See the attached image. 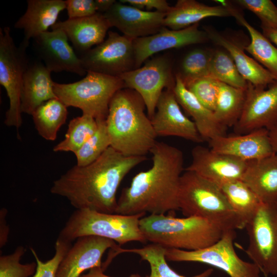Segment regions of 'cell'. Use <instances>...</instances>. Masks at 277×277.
Segmentation results:
<instances>
[{"label": "cell", "instance_id": "obj_1", "mask_svg": "<svg viewBox=\"0 0 277 277\" xmlns=\"http://www.w3.org/2000/svg\"><path fill=\"white\" fill-rule=\"evenodd\" d=\"M146 156H128L111 147L96 161L71 168L53 182L51 193L64 197L76 209L115 213L116 194L125 176Z\"/></svg>", "mask_w": 277, "mask_h": 277}, {"label": "cell", "instance_id": "obj_2", "mask_svg": "<svg viewBox=\"0 0 277 277\" xmlns=\"http://www.w3.org/2000/svg\"><path fill=\"white\" fill-rule=\"evenodd\" d=\"M150 152L151 167L137 173L130 185L123 189L115 213L160 214L179 209L183 152L174 146L157 141Z\"/></svg>", "mask_w": 277, "mask_h": 277}, {"label": "cell", "instance_id": "obj_3", "mask_svg": "<svg viewBox=\"0 0 277 277\" xmlns=\"http://www.w3.org/2000/svg\"><path fill=\"white\" fill-rule=\"evenodd\" d=\"M146 106L135 90L124 88L113 96L106 119L110 147L128 156H146L157 137Z\"/></svg>", "mask_w": 277, "mask_h": 277}, {"label": "cell", "instance_id": "obj_4", "mask_svg": "<svg viewBox=\"0 0 277 277\" xmlns=\"http://www.w3.org/2000/svg\"><path fill=\"white\" fill-rule=\"evenodd\" d=\"M147 241L166 248L194 251L210 246L225 231L210 221L198 216L176 217L164 214H150L140 221Z\"/></svg>", "mask_w": 277, "mask_h": 277}, {"label": "cell", "instance_id": "obj_5", "mask_svg": "<svg viewBox=\"0 0 277 277\" xmlns=\"http://www.w3.org/2000/svg\"><path fill=\"white\" fill-rule=\"evenodd\" d=\"M179 207L185 216L207 219L224 231L240 229L238 217L221 187L196 173L182 174Z\"/></svg>", "mask_w": 277, "mask_h": 277}, {"label": "cell", "instance_id": "obj_6", "mask_svg": "<svg viewBox=\"0 0 277 277\" xmlns=\"http://www.w3.org/2000/svg\"><path fill=\"white\" fill-rule=\"evenodd\" d=\"M146 213L123 215L90 209H76L58 238L71 242L77 238L93 235L113 240L122 245L129 242H147L140 227Z\"/></svg>", "mask_w": 277, "mask_h": 277}, {"label": "cell", "instance_id": "obj_7", "mask_svg": "<svg viewBox=\"0 0 277 277\" xmlns=\"http://www.w3.org/2000/svg\"><path fill=\"white\" fill-rule=\"evenodd\" d=\"M124 88L120 77L93 72H87L83 79L74 83H54L55 95L67 107L78 108L96 120L106 119L111 100Z\"/></svg>", "mask_w": 277, "mask_h": 277}, {"label": "cell", "instance_id": "obj_8", "mask_svg": "<svg viewBox=\"0 0 277 277\" xmlns=\"http://www.w3.org/2000/svg\"><path fill=\"white\" fill-rule=\"evenodd\" d=\"M27 47H17L11 34L10 28H0V84L5 89L9 107L4 124L18 129L22 124L21 100L24 74L29 65Z\"/></svg>", "mask_w": 277, "mask_h": 277}, {"label": "cell", "instance_id": "obj_9", "mask_svg": "<svg viewBox=\"0 0 277 277\" xmlns=\"http://www.w3.org/2000/svg\"><path fill=\"white\" fill-rule=\"evenodd\" d=\"M235 230L225 231L216 242L197 250L167 248L166 259L169 261L206 264L222 270L230 277H260L261 272L258 266L243 260L236 253Z\"/></svg>", "mask_w": 277, "mask_h": 277}, {"label": "cell", "instance_id": "obj_10", "mask_svg": "<svg viewBox=\"0 0 277 277\" xmlns=\"http://www.w3.org/2000/svg\"><path fill=\"white\" fill-rule=\"evenodd\" d=\"M245 228L248 245L243 250L264 275H277V202H262Z\"/></svg>", "mask_w": 277, "mask_h": 277}, {"label": "cell", "instance_id": "obj_11", "mask_svg": "<svg viewBox=\"0 0 277 277\" xmlns=\"http://www.w3.org/2000/svg\"><path fill=\"white\" fill-rule=\"evenodd\" d=\"M125 88L137 92L143 98L147 115L152 118L157 102L164 89H173L175 76L172 73L171 60L166 55L147 60L144 65L119 76Z\"/></svg>", "mask_w": 277, "mask_h": 277}, {"label": "cell", "instance_id": "obj_12", "mask_svg": "<svg viewBox=\"0 0 277 277\" xmlns=\"http://www.w3.org/2000/svg\"><path fill=\"white\" fill-rule=\"evenodd\" d=\"M108 34L103 43L79 57L87 72L119 77L135 69L133 40L115 32Z\"/></svg>", "mask_w": 277, "mask_h": 277}, {"label": "cell", "instance_id": "obj_13", "mask_svg": "<svg viewBox=\"0 0 277 277\" xmlns=\"http://www.w3.org/2000/svg\"><path fill=\"white\" fill-rule=\"evenodd\" d=\"M277 122V79L267 88L256 87L248 83L246 100L241 115L234 126L242 134L270 129Z\"/></svg>", "mask_w": 277, "mask_h": 277}, {"label": "cell", "instance_id": "obj_14", "mask_svg": "<svg viewBox=\"0 0 277 277\" xmlns=\"http://www.w3.org/2000/svg\"><path fill=\"white\" fill-rule=\"evenodd\" d=\"M76 240L60 262L55 277H80L86 270L102 267L105 252L120 247L113 240L97 236H84Z\"/></svg>", "mask_w": 277, "mask_h": 277}, {"label": "cell", "instance_id": "obj_15", "mask_svg": "<svg viewBox=\"0 0 277 277\" xmlns=\"http://www.w3.org/2000/svg\"><path fill=\"white\" fill-rule=\"evenodd\" d=\"M33 39L39 57L51 72L66 71L80 76L87 73L80 57L76 55L62 30L52 29L41 33Z\"/></svg>", "mask_w": 277, "mask_h": 277}, {"label": "cell", "instance_id": "obj_16", "mask_svg": "<svg viewBox=\"0 0 277 277\" xmlns=\"http://www.w3.org/2000/svg\"><path fill=\"white\" fill-rule=\"evenodd\" d=\"M173 89L162 92L150 118L157 136H177L195 143L204 141L193 121L182 111Z\"/></svg>", "mask_w": 277, "mask_h": 277}, {"label": "cell", "instance_id": "obj_17", "mask_svg": "<svg viewBox=\"0 0 277 277\" xmlns=\"http://www.w3.org/2000/svg\"><path fill=\"white\" fill-rule=\"evenodd\" d=\"M192 161L185 170L194 172L220 186L223 183L242 180L247 162L202 146L191 151Z\"/></svg>", "mask_w": 277, "mask_h": 277}, {"label": "cell", "instance_id": "obj_18", "mask_svg": "<svg viewBox=\"0 0 277 277\" xmlns=\"http://www.w3.org/2000/svg\"><path fill=\"white\" fill-rule=\"evenodd\" d=\"M111 27H114L129 38L148 36L164 27L166 14L157 11H145L131 5L116 2L103 14Z\"/></svg>", "mask_w": 277, "mask_h": 277}, {"label": "cell", "instance_id": "obj_19", "mask_svg": "<svg viewBox=\"0 0 277 277\" xmlns=\"http://www.w3.org/2000/svg\"><path fill=\"white\" fill-rule=\"evenodd\" d=\"M199 25L198 23L177 30L165 27L154 34L133 40L135 69L157 52L206 41L208 39L207 33L200 30Z\"/></svg>", "mask_w": 277, "mask_h": 277}, {"label": "cell", "instance_id": "obj_20", "mask_svg": "<svg viewBox=\"0 0 277 277\" xmlns=\"http://www.w3.org/2000/svg\"><path fill=\"white\" fill-rule=\"evenodd\" d=\"M212 150L248 162L273 153L268 130L257 129L236 136H221L209 141Z\"/></svg>", "mask_w": 277, "mask_h": 277}, {"label": "cell", "instance_id": "obj_21", "mask_svg": "<svg viewBox=\"0 0 277 277\" xmlns=\"http://www.w3.org/2000/svg\"><path fill=\"white\" fill-rule=\"evenodd\" d=\"M111 26L103 14L57 22L52 29H60L66 34L74 47L82 54L105 41Z\"/></svg>", "mask_w": 277, "mask_h": 277}, {"label": "cell", "instance_id": "obj_22", "mask_svg": "<svg viewBox=\"0 0 277 277\" xmlns=\"http://www.w3.org/2000/svg\"><path fill=\"white\" fill-rule=\"evenodd\" d=\"M25 12L14 27L23 30L24 37L21 44L28 47L31 38L47 31L57 22L66 5L63 0H28Z\"/></svg>", "mask_w": 277, "mask_h": 277}, {"label": "cell", "instance_id": "obj_23", "mask_svg": "<svg viewBox=\"0 0 277 277\" xmlns=\"http://www.w3.org/2000/svg\"><path fill=\"white\" fill-rule=\"evenodd\" d=\"M208 39L222 47L231 56L242 77L256 87L267 88L276 78L254 58L247 55L244 47L215 30L205 28Z\"/></svg>", "mask_w": 277, "mask_h": 277}, {"label": "cell", "instance_id": "obj_24", "mask_svg": "<svg viewBox=\"0 0 277 277\" xmlns=\"http://www.w3.org/2000/svg\"><path fill=\"white\" fill-rule=\"evenodd\" d=\"M51 72L42 62L29 65L23 78L21 110L22 113L32 115L44 103L58 98L54 91Z\"/></svg>", "mask_w": 277, "mask_h": 277}, {"label": "cell", "instance_id": "obj_25", "mask_svg": "<svg viewBox=\"0 0 277 277\" xmlns=\"http://www.w3.org/2000/svg\"><path fill=\"white\" fill-rule=\"evenodd\" d=\"M173 91L179 104L193 119L203 140L210 141L226 135L227 127L216 119L212 111L204 106L185 87L181 77L175 74Z\"/></svg>", "mask_w": 277, "mask_h": 277}, {"label": "cell", "instance_id": "obj_26", "mask_svg": "<svg viewBox=\"0 0 277 277\" xmlns=\"http://www.w3.org/2000/svg\"><path fill=\"white\" fill-rule=\"evenodd\" d=\"M242 181L261 202H277V155L247 162Z\"/></svg>", "mask_w": 277, "mask_h": 277}, {"label": "cell", "instance_id": "obj_27", "mask_svg": "<svg viewBox=\"0 0 277 277\" xmlns=\"http://www.w3.org/2000/svg\"><path fill=\"white\" fill-rule=\"evenodd\" d=\"M232 16L226 2L209 6L195 0H178L164 18V26L172 30L185 29L209 17Z\"/></svg>", "mask_w": 277, "mask_h": 277}, {"label": "cell", "instance_id": "obj_28", "mask_svg": "<svg viewBox=\"0 0 277 277\" xmlns=\"http://www.w3.org/2000/svg\"><path fill=\"white\" fill-rule=\"evenodd\" d=\"M227 5L232 16H234L247 30L250 35V42L244 46V50L277 79V47L263 34L252 26L236 9L229 3Z\"/></svg>", "mask_w": 277, "mask_h": 277}, {"label": "cell", "instance_id": "obj_29", "mask_svg": "<svg viewBox=\"0 0 277 277\" xmlns=\"http://www.w3.org/2000/svg\"><path fill=\"white\" fill-rule=\"evenodd\" d=\"M220 187L238 217L240 229H244L262 202L242 180L228 181Z\"/></svg>", "mask_w": 277, "mask_h": 277}, {"label": "cell", "instance_id": "obj_30", "mask_svg": "<svg viewBox=\"0 0 277 277\" xmlns=\"http://www.w3.org/2000/svg\"><path fill=\"white\" fill-rule=\"evenodd\" d=\"M67 115V107L58 98H54L44 103L31 115L38 134L46 140L54 141Z\"/></svg>", "mask_w": 277, "mask_h": 277}, {"label": "cell", "instance_id": "obj_31", "mask_svg": "<svg viewBox=\"0 0 277 277\" xmlns=\"http://www.w3.org/2000/svg\"><path fill=\"white\" fill-rule=\"evenodd\" d=\"M246 95V89L221 83L213 113L222 125L227 128L236 124L243 110Z\"/></svg>", "mask_w": 277, "mask_h": 277}, {"label": "cell", "instance_id": "obj_32", "mask_svg": "<svg viewBox=\"0 0 277 277\" xmlns=\"http://www.w3.org/2000/svg\"><path fill=\"white\" fill-rule=\"evenodd\" d=\"M167 248L157 244L152 243L141 248L123 249L120 247L113 251L115 257L123 252H131L139 255L142 260L150 265V274L147 277H187L182 275L168 265L166 259ZM213 270L209 268L202 273L190 277H209Z\"/></svg>", "mask_w": 277, "mask_h": 277}, {"label": "cell", "instance_id": "obj_33", "mask_svg": "<svg viewBox=\"0 0 277 277\" xmlns=\"http://www.w3.org/2000/svg\"><path fill=\"white\" fill-rule=\"evenodd\" d=\"M97 128L96 120L92 116L82 114L71 120L65 138L53 147L54 152H76L93 135Z\"/></svg>", "mask_w": 277, "mask_h": 277}, {"label": "cell", "instance_id": "obj_34", "mask_svg": "<svg viewBox=\"0 0 277 277\" xmlns=\"http://www.w3.org/2000/svg\"><path fill=\"white\" fill-rule=\"evenodd\" d=\"M209 76L229 86L246 89L248 82L242 77L226 51H212Z\"/></svg>", "mask_w": 277, "mask_h": 277}, {"label": "cell", "instance_id": "obj_35", "mask_svg": "<svg viewBox=\"0 0 277 277\" xmlns=\"http://www.w3.org/2000/svg\"><path fill=\"white\" fill-rule=\"evenodd\" d=\"M96 121L97 128L95 132L74 153L78 166H84L93 163L110 147L106 120Z\"/></svg>", "mask_w": 277, "mask_h": 277}, {"label": "cell", "instance_id": "obj_36", "mask_svg": "<svg viewBox=\"0 0 277 277\" xmlns=\"http://www.w3.org/2000/svg\"><path fill=\"white\" fill-rule=\"evenodd\" d=\"M212 51L195 49L189 52L182 60L180 71L176 73L184 84L196 78L209 76Z\"/></svg>", "mask_w": 277, "mask_h": 277}, {"label": "cell", "instance_id": "obj_37", "mask_svg": "<svg viewBox=\"0 0 277 277\" xmlns=\"http://www.w3.org/2000/svg\"><path fill=\"white\" fill-rule=\"evenodd\" d=\"M25 251L23 246H18L12 253L1 255L0 277H30L34 274L36 262L25 264L20 262Z\"/></svg>", "mask_w": 277, "mask_h": 277}, {"label": "cell", "instance_id": "obj_38", "mask_svg": "<svg viewBox=\"0 0 277 277\" xmlns=\"http://www.w3.org/2000/svg\"><path fill=\"white\" fill-rule=\"evenodd\" d=\"M221 83L211 77L204 76L194 80L185 86L204 106L213 112Z\"/></svg>", "mask_w": 277, "mask_h": 277}, {"label": "cell", "instance_id": "obj_39", "mask_svg": "<svg viewBox=\"0 0 277 277\" xmlns=\"http://www.w3.org/2000/svg\"><path fill=\"white\" fill-rule=\"evenodd\" d=\"M242 7L253 13L260 19L261 28L277 29V7L271 0H238Z\"/></svg>", "mask_w": 277, "mask_h": 277}, {"label": "cell", "instance_id": "obj_40", "mask_svg": "<svg viewBox=\"0 0 277 277\" xmlns=\"http://www.w3.org/2000/svg\"><path fill=\"white\" fill-rule=\"evenodd\" d=\"M71 242L57 238L55 243V253L50 260L43 262L38 257L35 250L30 248L37 263L33 277H55L58 265L71 247Z\"/></svg>", "mask_w": 277, "mask_h": 277}, {"label": "cell", "instance_id": "obj_41", "mask_svg": "<svg viewBox=\"0 0 277 277\" xmlns=\"http://www.w3.org/2000/svg\"><path fill=\"white\" fill-rule=\"evenodd\" d=\"M69 19L88 17L97 13L93 0L65 1Z\"/></svg>", "mask_w": 277, "mask_h": 277}, {"label": "cell", "instance_id": "obj_42", "mask_svg": "<svg viewBox=\"0 0 277 277\" xmlns=\"http://www.w3.org/2000/svg\"><path fill=\"white\" fill-rule=\"evenodd\" d=\"M122 3H128L129 5L142 9L145 8L147 11L155 9V11L167 14L170 9L165 0H120Z\"/></svg>", "mask_w": 277, "mask_h": 277}, {"label": "cell", "instance_id": "obj_43", "mask_svg": "<svg viewBox=\"0 0 277 277\" xmlns=\"http://www.w3.org/2000/svg\"><path fill=\"white\" fill-rule=\"evenodd\" d=\"M7 210L5 208H2L0 212V247H3L8 240L9 234V228L7 225L6 216L7 215Z\"/></svg>", "mask_w": 277, "mask_h": 277}, {"label": "cell", "instance_id": "obj_44", "mask_svg": "<svg viewBox=\"0 0 277 277\" xmlns=\"http://www.w3.org/2000/svg\"><path fill=\"white\" fill-rule=\"evenodd\" d=\"M80 277H112L108 276L104 273L102 267H96L89 270L86 274H83ZM128 277H147L142 276L138 274H133Z\"/></svg>", "mask_w": 277, "mask_h": 277}, {"label": "cell", "instance_id": "obj_45", "mask_svg": "<svg viewBox=\"0 0 277 277\" xmlns=\"http://www.w3.org/2000/svg\"><path fill=\"white\" fill-rule=\"evenodd\" d=\"M97 12L104 14L107 12L116 2L114 0H95Z\"/></svg>", "mask_w": 277, "mask_h": 277}, {"label": "cell", "instance_id": "obj_46", "mask_svg": "<svg viewBox=\"0 0 277 277\" xmlns=\"http://www.w3.org/2000/svg\"><path fill=\"white\" fill-rule=\"evenodd\" d=\"M268 135L273 151L277 155V122L268 130Z\"/></svg>", "mask_w": 277, "mask_h": 277}, {"label": "cell", "instance_id": "obj_47", "mask_svg": "<svg viewBox=\"0 0 277 277\" xmlns=\"http://www.w3.org/2000/svg\"><path fill=\"white\" fill-rule=\"evenodd\" d=\"M263 31V34L270 42L277 46V29H272L269 28H261Z\"/></svg>", "mask_w": 277, "mask_h": 277}, {"label": "cell", "instance_id": "obj_48", "mask_svg": "<svg viewBox=\"0 0 277 277\" xmlns=\"http://www.w3.org/2000/svg\"><path fill=\"white\" fill-rule=\"evenodd\" d=\"M264 277H268V275H264Z\"/></svg>", "mask_w": 277, "mask_h": 277}]
</instances>
